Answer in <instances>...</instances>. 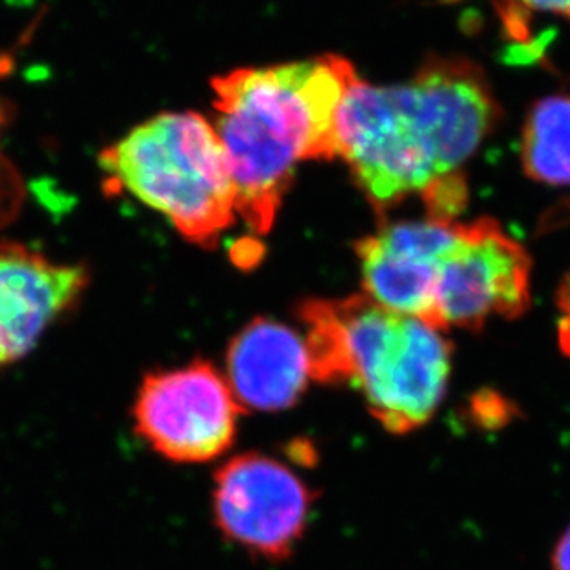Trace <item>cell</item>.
I'll use <instances>...</instances> for the list:
<instances>
[{
  "instance_id": "cell-16",
  "label": "cell",
  "mask_w": 570,
  "mask_h": 570,
  "mask_svg": "<svg viewBox=\"0 0 570 570\" xmlns=\"http://www.w3.org/2000/svg\"><path fill=\"white\" fill-rule=\"evenodd\" d=\"M19 2H30V0H19Z\"/></svg>"
},
{
  "instance_id": "cell-7",
  "label": "cell",
  "mask_w": 570,
  "mask_h": 570,
  "mask_svg": "<svg viewBox=\"0 0 570 570\" xmlns=\"http://www.w3.org/2000/svg\"><path fill=\"white\" fill-rule=\"evenodd\" d=\"M530 268L524 248L497 222L462 224L438 274V327L476 331L491 316H521L530 305Z\"/></svg>"
},
{
  "instance_id": "cell-14",
  "label": "cell",
  "mask_w": 570,
  "mask_h": 570,
  "mask_svg": "<svg viewBox=\"0 0 570 570\" xmlns=\"http://www.w3.org/2000/svg\"><path fill=\"white\" fill-rule=\"evenodd\" d=\"M554 570H570V527L556 547Z\"/></svg>"
},
{
  "instance_id": "cell-2",
  "label": "cell",
  "mask_w": 570,
  "mask_h": 570,
  "mask_svg": "<svg viewBox=\"0 0 570 570\" xmlns=\"http://www.w3.org/2000/svg\"><path fill=\"white\" fill-rule=\"evenodd\" d=\"M358 80L336 56L237 69L213 80L215 129L237 190V215L258 235L274 226L297 165L338 156V114Z\"/></svg>"
},
{
  "instance_id": "cell-13",
  "label": "cell",
  "mask_w": 570,
  "mask_h": 570,
  "mask_svg": "<svg viewBox=\"0 0 570 570\" xmlns=\"http://www.w3.org/2000/svg\"><path fill=\"white\" fill-rule=\"evenodd\" d=\"M558 305H560V325H558L560 347L566 355L570 356V274L561 285Z\"/></svg>"
},
{
  "instance_id": "cell-6",
  "label": "cell",
  "mask_w": 570,
  "mask_h": 570,
  "mask_svg": "<svg viewBox=\"0 0 570 570\" xmlns=\"http://www.w3.org/2000/svg\"><path fill=\"white\" fill-rule=\"evenodd\" d=\"M313 502V491L291 468L258 452L227 460L213 482V515L222 535L263 560L291 558Z\"/></svg>"
},
{
  "instance_id": "cell-10",
  "label": "cell",
  "mask_w": 570,
  "mask_h": 570,
  "mask_svg": "<svg viewBox=\"0 0 570 570\" xmlns=\"http://www.w3.org/2000/svg\"><path fill=\"white\" fill-rule=\"evenodd\" d=\"M226 381L243 410L292 409L311 381L305 338L285 323L257 317L229 342Z\"/></svg>"
},
{
  "instance_id": "cell-12",
  "label": "cell",
  "mask_w": 570,
  "mask_h": 570,
  "mask_svg": "<svg viewBox=\"0 0 570 570\" xmlns=\"http://www.w3.org/2000/svg\"><path fill=\"white\" fill-rule=\"evenodd\" d=\"M504 6L510 11L511 24L517 17L528 13H550L570 21V0H504Z\"/></svg>"
},
{
  "instance_id": "cell-5",
  "label": "cell",
  "mask_w": 570,
  "mask_h": 570,
  "mask_svg": "<svg viewBox=\"0 0 570 570\" xmlns=\"http://www.w3.org/2000/svg\"><path fill=\"white\" fill-rule=\"evenodd\" d=\"M244 410L226 375L198 358L146 373L135 393V432L174 463H207L229 451Z\"/></svg>"
},
{
  "instance_id": "cell-9",
  "label": "cell",
  "mask_w": 570,
  "mask_h": 570,
  "mask_svg": "<svg viewBox=\"0 0 570 570\" xmlns=\"http://www.w3.org/2000/svg\"><path fill=\"white\" fill-rule=\"evenodd\" d=\"M89 275L13 243H0V367L21 361L80 302Z\"/></svg>"
},
{
  "instance_id": "cell-15",
  "label": "cell",
  "mask_w": 570,
  "mask_h": 570,
  "mask_svg": "<svg viewBox=\"0 0 570 570\" xmlns=\"http://www.w3.org/2000/svg\"><path fill=\"white\" fill-rule=\"evenodd\" d=\"M8 69H10V58H2V56H0V75L8 72ZM6 120H8V108H6V104L2 102V98H0V134H2V129H4Z\"/></svg>"
},
{
  "instance_id": "cell-8",
  "label": "cell",
  "mask_w": 570,
  "mask_h": 570,
  "mask_svg": "<svg viewBox=\"0 0 570 570\" xmlns=\"http://www.w3.org/2000/svg\"><path fill=\"white\" fill-rule=\"evenodd\" d=\"M462 224L442 218L397 222L356 246L366 296L393 313L438 327L436 283Z\"/></svg>"
},
{
  "instance_id": "cell-4",
  "label": "cell",
  "mask_w": 570,
  "mask_h": 570,
  "mask_svg": "<svg viewBox=\"0 0 570 570\" xmlns=\"http://www.w3.org/2000/svg\"><path fill=\"white\" fill-rule=\"evenodd\" d=\"M100 167L198 246H215L237 216L226 150L215 125L194 111L146 120L102 151Z\"/></svg>"
},
{
  "instance_id": "cell-11",
  "label": "cell",
  "mask_w": 570,
  "mask_h": 570,
  "mask_svg": "<svg viewBox=\"0 0 570 570\" xmlns=\"http://www.w3.org/2000/svg\"><path fill=\"white\" fill-rule=\"evenodd\" d=\"M522 161L532 178L570 184V98H547L533 108L524 129Z\"/></svg>"
},
{
  "instance_id": "cell-3",
  "label": "cell",
  "mask_w": 570,
  "mask_h": 570,
  "mask_svg": "<svg viewBox=\"0 0 570 570\" xmlns=\"http://www.w3.org/2000/svg\"><path fill=\"white\" fill-rule=\"evenodd\" d=\"M299 317L313 381L358 387L393 434H409L436 414L452 366L451 344L440 331L367 296L313 299Z\"/></svg>"
},
{
  "instance_id": "cell-1",
  "label": "cell",
  "mask_w": 570,
  "mask_h": 570,
  "mask_svg": "<svg viewBox=\"0 0 570 570\" xmlns=\"http://www.w3.org/2000/svg\"><path fill=\"white\" fill-rule=\"evenodd\" d=\"M484 75L468 61H432L403 86L356 80L338 114V156L377 209L449 184L495 125Z\"/></svg>"
}]
</instances>
